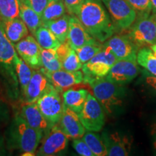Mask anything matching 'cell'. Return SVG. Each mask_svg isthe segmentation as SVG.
Wrapping results in <instances>:
<instances>
[{
  "label": "cell",
  "instance_id": "cell-17",
  "mask_svg": "<svg viewBox=\"0 0 156 156\" xmlns=\"http://www.w3.org/2000/svg\"><path fill=\"white\" fill-rule=\"evenodd\" d=\"M58 124L68 138L72 140L82 138L86 130L78 114L66 106H64L63 114Z\"/></svg>",
  "mask_w": 156,
  "mask_h": 156
},
{
  "label": "cell",
  "instance_id": "cell-15",
  "mask_svg": "<svg viewBox=\"0 0 156 156\" xmlns=\"http://www.w3.org/2000/svg\"><path fill=\"white\" fill-rule=\"evenodd\" d=\"M53 87L47 76L41 69H34L32 77L23 95L25 103H36L42 95Z\"/></svg>",
  "mask_w": 156,
  "mask_h": 156
},
{
  "label": "cell",
  "instance_id": "cell-13",
  "mask_svg": "<svg viewBox=\"0 0 156 156\" xmlns=\"http://www.w3.org/2000/svg\"><path fill=\"white\" fill-rule=\"evenodd\" d=\"M103 44L110 48L117 59L136 61L138 48L126 36L113 35Z\"/></svg>",
  "mask_w": 156,
  "mask_h": 156
},
{
  "label": "cell",
  "instance_id": "cell-31",
  "mask_svg": "<svg viewBox=\"0 0 156 156\" xmlns=\"http://www.w3.org/2000/svg\"><path fill=\"white\" fill-rule=\"evenodd\" d=\"M101 44L102 43L99 42L98 41H95L88 43V44L75 49L82 63H86L89 60H90L98 52L100 51L103 47V44Z\"/></svg>",
  "mask_w": 156,
  "mask_h": 156
},
{
  "label": "cell",
  "instance_id": "cell-18",
  "mask_svg": "<svg viewBox=\"0 0 156 156\" xmlns=\"http://www.w3.org/2000/svg\"><path fill=\"white\" fill-rule=\"evenodd\" d=\"M67 40L71 47L75 50L88 43L97 41L88 34L75 15H70L69 32Z\"/></svg>",
  "mask_w": 156,
  "mask_h": 156
},
{
  "label": "cell",
  "instance_id": "cell-20",
  "mask_svg": "<svg viewBox=\"0 0 156 156\" xmlns=\"http://www.w3.org/2000/svg\"><path fill=\"white\" fill-rule=\"evenodd\" d=\"M88 93V90L84 88L67 90L62 94L64 106L79 114L83 108Z\"/></svg>",
  "mask_w": 156,
  "mask_h": 156
},
{
  "label": "cell",
  "instance_id": "cell-14",
  "mask_svg": "<svg viewBox=\"0 0 156 156\" xmlns=\"http://www.w3.org/2000/svg\"><path fill=\"white\" fill-rule=\"evenodd\" d=\"M41 69L47 76L52 85L60 93H63V91L83 82L84 75L80 70L72 72L61 69L53 73H48L42 67Z\"/></svg>",
  "mask_w": 156,
  "mask_h": 156
},
{
  "label": "cell",
  "instance_id": "cell-1",
  "mask_svg": "<svg viewBox=\"0 0 156 156\" xmlns=\"http://www.w3.org/2000/svg\"><path fill=\"white\" fill-rule=\"evenodd\" d=\"M75 15L88 34L103 44L114 34L116 28L102 0H85Z\"/></svg>",
  "mask_w": 156,
  "mask_h": 156
},
{
  "label": "cell",
  "instance_id": "cell-33",
  "mask_svg": "<svg viewBox=\"0 0 156 156\" xmlns=\"http://www.w3.org/2000/svg\"><path fill=\"white\" fill-rule=\"evenodd\" d=\"M135 10L136 17H147L152 12L151 0H126Z\"/></svg>",
  "mask_w": 156,
  "mask_h": 156
},
{
  "label": "cell",
  "instance_id": "cell-9",
  "mask_svg": "<svg viewBox=\"0 0 156 156\" xmlns=\"http://www.w3.org/2000/svg\"><path fill=\"white\" fill-rule=\"evenodd\" d=\"M69 138L56 124L43 136L41 145L36 155L40 156H54L62 155L67 150Z\"/></svg>",
  "mask_w": 156,
  "mask_h": 156
},
{
  "label": "cell",
  "instance_id": "cell-36",
  "mask_svg": "<svg viewBox=\"0 0 156 156\" xmlns=\"http://www.w3.org/2000/svg\"><path fill=\"white\" fill-rule=\"evenodd\" d=\"M65 5L66 10L69 15H75L78 7L83 4L85 0H63Z\"/></svg>",
  "mask_w": 156,
  "mask_h": 156
},
{
  "label": "cell",
  "instance_id": "cell-27",
  "mask_svg": "<svg viewBox=\"0 0 156 156\" xmlns=\"http://www.w3.org/2000/svg\"><path fill=\"white\" fill-rule=\"evenodd\" d=\"M15 73L17 80L20 85L21 90L24 95L30 80L32 77L33 70L30 66L21 58L17 54L15 62Z\"/></svg>",
  "mask_w": 156,
  "mask_h": 156
},
{
  "label": "cell",
  "instance_id": "cell-38",
  "mask_svg": "<svg viewBox=\"0 0 156 156\" xmlns=\"http://www.w3.org/2000/svg\"><path fill=\"white\" fill-rule=\"evenodd\" d=\"M7 155V151H6L5 142L2 136H0V156Z\"/></svg>",
  "mask_w": 156,
  "mask_h": 156
},
{
  "label": "cell",
  "instance_id": "cell-19",
  "mask_svg": "<svg viewBox=\"0 0 156 156\" xmlns=\"http://www.w3.org/2000/svg\"><path fill=\"white\" fill-rule=\"evenodd\" d=\"M106 145L107 155L126 156L129 155L131 145L126 136H122L118 132H103L102 136Z\"/></svg>",
  "mask_w": 156,
  "mask_h": 156
},
{
  "label": "cell",
  "instance_id": "cell-42",
  "mask_svg": "<svg viewBox=\"0 0 156 156\" xmlns=\"http://www.w3.org/2000/svg\"><path fill=\"white\" fill-rule=\"evenodd\" d=\"M153 131H154L153 135H154V137H155V142H154V143H155V147L156 148V126H155V129H153Z\"/></svg>",
  "mask_w": 156,
  "mask_h": 156
},
{
  "label": "cell",
  "instance_id": "cell-12",
  "mask_svg": "<svg viewBox=\"0 0 156 156\" xmlns=\"http://www.w3.org/2000/svg\"><path fill=\"white\" fill-rule=\"evenodd\" d=\"M17 54L34 69L42 67L41 52V47L34 36L28 35L25 38L14 44Z\"/></svg>",
  "mask_w": 156,
  "mask_h": 156
},
{
  "label": "cell",
  "instance_id": "cell-41",
  "mask_svg": "<svg viewBox=\"0 0 156 156\" xmlns=\"http://www.w3.org/2000/svg\"><path fill=\"white\" fill-rule=\"evenodd\" d=\"M151 49L152 51H153V53L154 55L156 56V44H153L151 46Z\"/></svg>",
  "mask_w": 156,
  "mask_h": 156
},
{
  "label": "cell",
  "instance_id": "cell-10",
  "mask_svg": "<svg viewBox=\"0 0 156 156\" xmlns=\"http://www.w3.org/2000/svg\"><path fill=\"white\" fill-rule=\"evenodd\" d=\"M17 56L14 44L7 38L0 21V71L6 76H9L15 83L18 81L15 73Z\"/></svg>",
  "mask_w": 156,
  "mask_h": 156
},
{
  "label": "cell",
  "instance_id": "cell-6",
  "mask_svg": "<svg viewBox=\"0 0 156 156\" xmlns=\"http://www.w3.org/2000/svg\"><path fill=\"white\" fill-rule=\"evenodd\" d=\"M78 115L87 131L99 132L104 126L105 111L91 93H88L83 108Z\"/></svg>",
  "mask_w": 156,
  "mask_h": 156
},
{
  "label": "cell",
  "instance_id": "cell-28",
  "mask_svg": "<svg viewBox=\"0 0 156 156\" xmlns=\"http://www.w3.org/2000/svg\"><path fill=\"white\" fill-rule=\"evenodd\" d=\"M42 68L48 73H53L62 69V63L56 54V49L41 48V52Z\"/></svg>",
  "mask_w": 156,
  "mask_h": 156
},
{
  "label": "cell",
  "instance_id": "cell-16",
  "mask_svg": "<svg viewBox=\"0 0 156 156\" xmlns=\"http://www.w3.org/2000/svg\"><path fill=\"white\" fill-rule=\"evenodd\" d=\"M20 114L31 127L41 133L43 136L53 126L43 115L36 103H26L22 107Z\"/></svg>",
  "mask_w": 156,
  "mask_h": 156
},
{
  "label": "cell",
  "instance_id": "cell-4",
  "mask_svg": "<svg viewBox=\"0 0 156 156\" xmlns=\"http://www.w3.org/2000/svg\"><path fill=\"white\" fill-rule=\"evenodd\" d=\"M136 18L126 36L138 48L156 44V15Z\"/></svg>",
  "mask_w": 156,
  "mask_h": 156
},
{
  "label": "cell",
  "instance_id": "cell-23",
  "mask_svg": "<svg viewBox=\"0 0 156 156\" xmlns=\"http://www.w3.org/2000/svg\"><path fill=\"white\" fill-rule=\"evenodd\" d=\"M70 15H64L59 18L47 21L42 24V25L47 28L53 33L56 38L59 42H65L67 39L68 32H69Z\"/></svg>",
  "mask_w": 156,
  "mask_h": 156
},
{
  "label": "cell",
  "instance_id": "cell-26",
  "mask_svg": "<svg viewBox=\"0 0 156 156\" xmlns=\"http://www.w3.org/2000/svg\"><path fill=\"white\" fill-rule=\"evenodd\" d=\"M66 7L63 0H48L43 11L41 20L43 23L59 18L65 15Z\"/></svg>",
  "mask_w": 156,
  "mask_h": 156
},
{
  "label": "cell",
  "instance_id": "cell-29",
  "mask_svg": "<svg viewBox=\"0 0 156 156\" xmlns=\"http://www.w3.org/2000/svg\"><path fill=\"white\" fill-rule=\"evenodd\" d=\"M136 62L154 76H156V56L151 48L142 47L136 54Z\"/></svg>",
  "mask_w": 156,
  "mask_h": 156
},
{
  "label": "cell",
  "instance_id": "cell-37",
  "mask_svg": "<svg viewBox=\"0 0 156 156\" xmlns=\"http://www.w3.org/2000/svg\"><path fill=\"white\" fill-rule=\"evenodd\" d=\"M145 81L146 83H147L149 86H151L152 88H153L156 91V76H147V77H146Z\"/></svg>",
  "mask_w": 156,
  "mask_h": 156
},
{
  "label": "cell",
  "instance_id": "cell-5",
  "mask_svg": "<svg viewBox=\"0 0 156 156\" xmlns=\"http://www.w3.org/2000/svg\"><path fill=\"white\" fill-rule=\"evenodd\" d=\"M116 29L127 30L136 19V13L126 0H102Z\"/></svg>",
  "mask_w": 156,
  "mask_h": 156
},
{
  "label": "cell",
  "instance_id": "cell-11",
  "mask_svg": "<svg viewBox=\"0 0 156 156\" xmlns=\"http://www.w3.org/2000/svg\"><path fill=\"white\" fill-rule=\"evenodd\" d=\"M140 68L136 61L120 59L114 64L106 78L119 85L129 83L138 75Z\"/></svg>",
  "mask_w": 156,
  "mask_h": 156
},
{
  "label": "cell",
  "instance_id": "cell-24",
  "mask_svg": "<svg viewBox=\"0 0 156 156\" xmlns=\"http://www.w3.org/2000/svg\"><path fill=\"white\" fill-rule=\"evenodd\" d=\"M34 36L41 47L45 49H56L61 44L53 33L44 25L37 29Z\"/></svg>",
  "mask_w": 156,
  "mask_h": 156
},
{
  "label": "cell",
  "instance_id": "cell-34",
  "mask_svg": "<svg viewBox=\"0 0 156 156\" xmlns=\"http://www.w3.org/2000/svg\"><path fill=\"white\" fill-rule=\"evenodd\" d=\"M73 147L78 155L82 156H95L82 138L74 139L73 141Z\"/></svg>",
  "mask_w": 156,
  "mask_h": 156
},
{
  "label": "cell",
  "instance_id": "cell-35",
  "mask_svg": "<svg viewBox=\"0 0 156 156\" xmlns=\"http://www.w3.org/2000/svg\"><path fill=\"white\" fill-rule=\"evenodd\" d=\"M19 1L24 2L25 5L29 6L30 8H32L41 16L43 11L47 5L48 0H19Z\"/></svg>",
  "mask_w": 156,
  "mask_h": 156
},
{
  "label": "cell",
  "instance_id": "cell-3",
  "mask_svg": "<svg viewBox=\"0 0 156 156\" xmlns=\"http://www.w3.org/2000/svg\"><path fill=\"white\" fill-rule=\"evenodd\" d=\"M83 82L92 88L93 95L108 114H112L123 103L124 88L104 77H84Z\"/></svg>",
  "mask_w": 156,
  "mask_h": 156
},
{
  "label": "cell",
  "instance_id": "cell-25",
  "mask_svg": "<svg viewBox=\"0 0 156 156\" xmlns=\"http://www.w3.org/2000/svg\"><path fill=\"white\" fill-rule=\"evenodd\" d=\"M82 139L87 144L95 156L107 155L106 147L102 136L95 133V132L87 131Z\"/></svg>",
  "mask_w": 156,
  "mask_h": 156
},
{
  "label": "cell",
  "instance_id": "cell-40",
  "mask_svg": "<svg viewBox=\"0 0 156 156\" xmlns=\"http://www.w3.org/2000/svg\"><path fill=\"white\" fill-rule=\"evenodd\" d=\"M152 3V12L153 14L156 15V0H151Z\"/></svg>",
  "mask_w": 156,
  "mask_h": 156
},
{
  "label": "cell",
  "instance_id": "cell-22",
  "mask_svg": "<svg viewBox=\"0 0 156 156\" xmlns=\"http://www.w3.org/2000/svg\"><path fill=\"white\" fill-rule=\"evenodd\" d=\"M19 17L24 22L29 31L34 36L37 29L40 28L43 24L41 16L24 2L21 1H19Z\"/></svg>",
  "mask_w": 156,
  "mask_h": 156
},
{
  "label": "cell",
  "instance_id": "cell-21",
  "mask_svg": "<svg viewBox=\"0 0 156 156\" xmlns=\"http://www.w3.org/2000/svg\"><path fill=\"white\" fill-rule=\"evenodd\" d=\"M2 22V21H1ZM4 30L9 40L13 44L28 36L29 30L26 25L19 17L2 22Z\"/></svg>",
  "mask_w": 156,
  "mask_h": 156
},
{
  "label": "cell",
  "instance_id": "cell-39",
  "mask_svg": "<svg viewBox=\"0 0 156 156\" xmlns=\"http://www.w3.org/2000/svg\"><path fill=\"white\" fill-rule=\"evenodd\" d=\"M6 114H7V108L5 104L0 101V120L3 119V116H5Z\"/></svg>",
  "mask_w": 156,
  "mask_h": 156
},
{
  "label": "cell",
  "instance_id": "cell-32",
  "mask_svg": "<svg viewBox=\"0 0 156 156\" xmlns=\"http://www.w3.org/2000/svg\"><path fill=\"white\" fill-rule=\"evenodd\" d=\"M61 63L62 69L72 72L80 70L83 65L80 60L77 52L73 48H72L67 55L62 60Z\"/></svg>",
  "mask_w": 156,
  "mask_h": 156
},
{
  "label": "cell",
  "instance_id": "cell-8",
  "mask_svg": "<svg viewBox=\"0 0 156 156\" xmlns=\"http://www.w3.org/2000/svg\"><path fill=\"white\" fill-rule=\"evenodd\" d=\"M36 104L51 125L58 124L64 108L63 98L59 91L53 87L36 101Z\"/></svg>",
  "mask_w": 156,
  "mask_h": 156
},
{
  "label": "cell",
  "instance_id": "cell-2",
  "mask_svg": "<svg viewBox=\"0 0 156 156\" xmlns=\"http://www.w3.org/2000/svg\"><path fill=\"white\" fill-rule=\"evenodd\" d=\"M9 137L12 147L19 150L23 155H34L43 135L31 127L20 114H17L9 128Z\"/></svg>",
  "mask_w": 156,
  "mask_h": 156
},
{
  "label": "cell",
  "instance_id": "cell-7",
  "mask_svg": "<svg viewBox=\"0 0 156 156\" xmlns=\"http://www.w3.org/2000/svg\"><path fill=\"white\" fill-rule=\"evenodd\" d=\"M117 60L110 48L103 44V47L100 51L98 52L90 60L83 64L82 72L84 77H106Z\"/></svg>",
  "mask_w": 156,
  "mask_h": 156
},
{
  "label": "cell",
  "instance_id": "cell-30",
  "mask_svg": "<svg viewBox=\"0 0 156 156\" xmlns=\"http://www.w3.org/2000/svg\"><path fill=\"white\" fill-rule=\"evenodd\" d=\"M19 0H0V21L19 17Z\"/></svg>",
  "mask_w": 156,
  "mask_h": 156
}]
</instances>
